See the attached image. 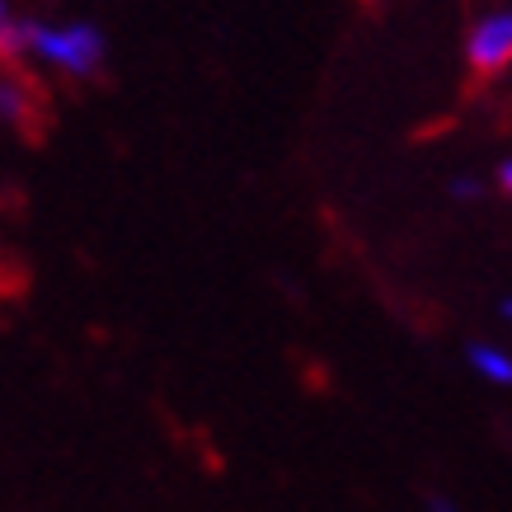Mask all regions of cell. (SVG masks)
Listing matches in <instances>:
<instances>
[{
	"label": "cell",
	"instance_id": "277c9868",
	"mask_svg": "<svg viewBox=\"0 0 512 512\" xmlns=\"http://www.w3.org/2000/svg\"><path fill=\"white\" fill-rule=\"evenodd\" d=\"M470 367H475L484 381H494V386H512V357L503 353V348L475 343V348H470Z\"/></svg>",
	"mask_w": 512,
	"mask_h": 512
},
{
	"label": "cell",
	"instance_id": "7a4b0ae2",
	"mask_svg": "<svg viewBox=\"0 0 512 512\" xmlns=\"http://www.w3.org/2000/svg\"><path fill=\"white\" fill-rule=\"evenodd\" d=\"M470 66L475 71H503L512 62V15H489L470 33Z\"/></svg>",
	"mask_w": 512,
	"mask_h": 512
},
{
	"label": "cell",
	"instance_id": "3957f363",
	"mask_svg": "<svg viewBox=\"0 0 512 512\" xmlns=\"http://www.w3.org/2000/svg\"><path fill=\"white\" fill-rule=\"evenodd\" d=\"M33 90H29V80H19V76H0V118L10 127H33Z\"/></svg>",
	"mask_w": 512,
	"mask_h": 512
},
{
	"label": "cell",
	"instance_id": "5b68a950",
	"mask_svg": "<svg viewBox=\"0 0 512 512\" xmlns=\"http://www.w3.org/2000/svg\"><path fill=\"white\" fill-rule=\"evenodd\" d=\"M503 188H508V193H512V160H508V165H503Z\"/></svg>",
	"mask_w": 512,
	"mask_h": 512
},
{
	"label": "cell",
	"instance_id": "8992f818",
	"mask_svg": "<svg viewBox=\"0 0 512 512\" xmlns=\"http://www.w3.org/2000/svg\"><path fill=\"white\" fill-rule=\"evenodd\" d=\"M498 315H503V320H512V301H498Z\"/></svg>",
	"mask_w": 512,
	"mask_h": 512
},
{
	"label": "cell",
	"instance_id": "ba28073f",
	"mask_svg": "<svg viewBox=\"0 0 512 512\" xmlns=\"http://www.w3.org/2000/svg\"><path fill=\"white\" fill-rule=\"evenodd\" d=\"M0 24H5V0H0Z\"/></svg>",
	"mask_w": 512,
	"mask_h": 512
},
{
	"label": "cell",
	"instance_id": "52a82bcc",
	"mask_svg": "<svg viewBox=\"0 0 512 512\" xmlns=\"http://www.w3.org/2000/svg\"><path fill=\"white\" fill-rule=\"evenodd\" d=\"M433 512H451V503H442V498H437V503H433Z\"/></svg>",
	"mask_w": 512,
	"mask_h": 512
},
{
	"label": "cell",
	"instance_id": "6da1fadb",
	"mask_svg": "<svg viewBox=\"0 0 512 512\" xmlns=\"http://www.w3.org/2000/svg\"><path fill=\"white\" fill-rule=\"evenodd\" d=\"M29 52H38L43 62L62 66L71 76H94L104 62V33L94 24H66V29L29 24Z\"/></svg>",
	"mask_w": 512,
	"mask_h": 512
}]
</instances>
